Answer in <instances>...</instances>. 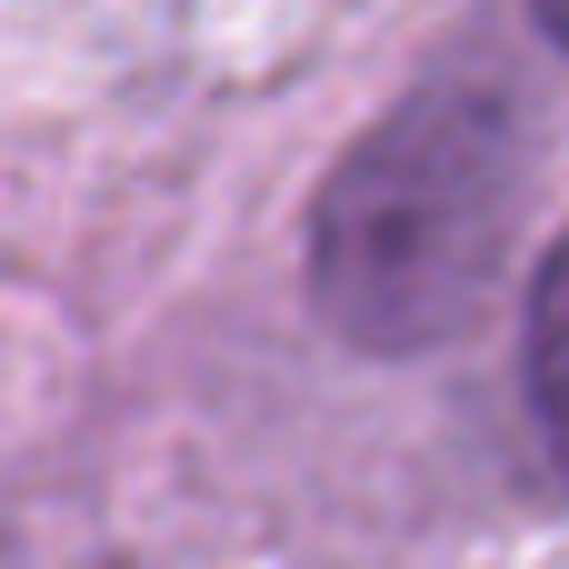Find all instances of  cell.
I'll list each match as a JSON object with an SVG mask.
<instances>
[{
    "label": "cell",
    "mask_w": 569,
    "mask_h": 569,
    "mask_svg": "<svg viewBox=\"0 0 569 569\" xmlns=\"http://www.w3.org/2000/svg\"><path fill=\"white\" fill-rule=\"evenodd\" d=\"M540 120L510 80H430L380 110L310 200V310L380 360L440 350L480 320L530 220Z\"/></svg>",
    "instance_id": "6da1fadb"
},
{
    "label": "cell",
    "mask_w": 569,
    "mask_h": 569,
    "mask_svg": "<svg viewBox=\"0 0 569 569\" xmlns=\"http://www.w3.org/2000/svg\"><path fill=\"white\" fill-rule=\"evenodd\" d=\"M530 400H540L550 450L569 460V230L540 260V290H530Z\"/></svg>",
    "instance_id": "7a4b0ae2"
},
{
    "label": "cell",
    "mask_w": 569,
    "mask_h": 569,
    "mask_svg": "<svg viewBox=\"0 0 569 569\" xmlns=\"http://www.w3.org/2000/svg\"><path fill=\"white\" fill-rule=\"evenodd\" d=\"M530 10H540V30H550V40L569 50V0H530Z\"/></svg>",
    "instance_id": "3957f363"
}]
</instances>
